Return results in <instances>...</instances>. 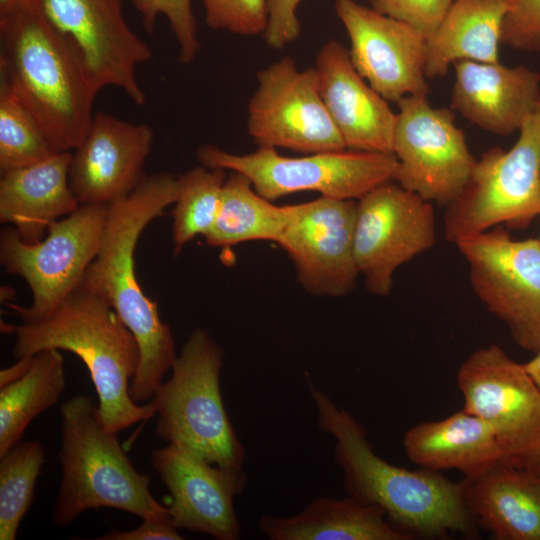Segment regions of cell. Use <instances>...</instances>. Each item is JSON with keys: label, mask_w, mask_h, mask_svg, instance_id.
<instances>
[{"label": "cell", "mask_w": 540, "mask_h": 540, "mask_svg": "<svg viewBox=\"0 0 540 540\" xmlns=\"http://www.w3.org/2000/svg\"><path fill=\"white\" fill-rule=\"evenodd\" d=\"M177 194V177L159 172L146 175L129 195L109 204L100 249L80 285L106 301L137 340L140 360L129 387L137 404L153 398L176 352L170 326L138 282L134 253L145 227L174 204Z\"/></svg>", "instance_id": "obj_1"}, {"label": "cell", "mask_w": 540, "mask_h": 540, "mask_svg": "<svg viewBox=\"0 0 540 540\" xmlns=\"http://www.w3.org/2000/svg\"><path fill=\"white\" fill-rule=\"evenodd\" d=\"M0 86L33 115L56 152L74 150L86 136L99 90L35 0L0 13Z\"/></svg>", "instance_id": "obj_2"}, {"label": "cell", "mask_w": 540, "mask_h": 540, "mask_svg": "<svg viewBox=\"0 0 540 540\" xmlns=\"http://www.w3.org/2000/svg\"><path fill=\"white\" fill-rule=\"evenodd\" d=\"M322 432L335 439L334 459L344 475L348 496L382 509L396 528L429 537L469 534L472 518L462 483L437 471H411L379 457L364 426L323 391L310 386Z\"/></svg>", "instance_id": "obj_3"}, {"label": "cell", "mask_w": 540, "mask_h": 540, "mask_svg": "<svg viewBox=\"0 0 540 540\" xmlns=\"http://www.w3.org/2000/svg\"><path fill=\"white\" fill-rule=\"evenodd\" d=\"M11 330L16 359L58 349L84 362L96 389L100 417L112 432L155 416L151 402L137 404L129 394L140 360L137 340L99 296L79 286L45 318Z\"/></svg>", "instance_id": "obj_4"}, {"label": "cell", "mask_w": 540, "mask_h": 540, "mask_svg": "<svg viewBox=\"0 0 540 540\" xmlns=\"http://www.w3.org/2000/svg\"><path fill=\"white\" fill-rule=\"evenodd\" d=\"M60 414L62 478L52 511L54 524L66 526L84 511L100 507L172 523L169 507L150 491V476L135 469L90 397H72L62 404Z\"/></svg>", "instance_id": "obj_5"}, {"label": "cell", "mask_w": 540, "mask_h": 540, "mask_svg": "<svg viewBox=\"0 0 540 540\" xmlns=\"http://www.w3.org/2000/svg\"><path fill=\"white\" fill-rule=\"evenodd\" d=\"M222 366L220 345L205 329L196 328L176 356L171 376L150 401L158 416L155 432L204 462L243 469L246 451L223 403Z\"/></svg>", "instance_id": "obj_6"}, {"label": "cell", "mask_w": 540, "mask_h": 540, "mask_svg": "<svg viewBox=\"0 0 540 540\" xmlns=\"http://www.w3.org/2000/svg\"><path fill=\"white\" fill-rule=\"evenodd\" d=\"M508 150L484 152L456 199L446 206L444 235L452 243L495 226L527 228L540 215V101Z\"/></svg>", "instance_id": "obj_7"}, {"label": "cell", "mask_w": 540, "mask_h": 540, "mask_svg": "<svg viewBox=\"0 0 540 540\" xmlns=\"http://www.w3.org/2000/svg\"><path fill=\"white\" fill-rule=\"evenodd\" d=\"M196 157L205 167L244 175L256 192L270 201L304 191L358 200L374 188L394 181L398 166L393 154L351 149L287 157L274 148L259 147L252 153L233 154L214 145H203L197 149Z\"/></svg>", "instance_id": "obj_8"}, {"label": "cell", "mask_w": 540, "mask_h": 540, "mask_svg": "<svg viewBox=\"0 0 540 540\" xmlns=\"http://www.w3.org/2000/svg\"><path fill=\"white\" fill-rule=\"evenodd\" d=\"M109 205L80 204L53 222L36 243L23 241L12 226L0 233V262L5 270L22 277L30 287L28 307L9 304L24 323L48 316L76 290L96 257L103 239Z\"/></svg>", "instance_id": "obj_9"}, {"label": "cell", "mask_w": 540, "mask_h": 540, "mask_svg": "<svg viewBox=\"0 0 540 540\" xmlns=\"http://www.w3.org/2000/svg\"><path fill=\"white\" fill-rule=\"evenodd\" d=\"M463 410L492 429L501 464L531 469L540 458V392L519 364L498 345L474 351L457 372Z\"/></svg>", "instance_id": "obj_10"}, {"label": "cell", "mask_w": 540, "mask_h": 540, "mask_svg": "<svg viewBox=\"0 0 540 540\" xmlns=\"http://www.w3.org/2000/svg\"><path fill=\"white\" fill-rule=\"evenodd\" d=\"M465 259L471 287L502 321L516 344L540 350V244L514 239L501 226L455 243Z\"/></svg>", "instance_id": "obj_11"}, {"label": "cell", "mask_w": 540, "mask_h": 540, "mask_svg": "<svg viewBox=\"0 0 540 540\" xmlns=\"http://www.w3.org/2000/svg\"><path fill=\"white\" fill-rule=\"evenodd\" d=\"M392 153L394 181L424 200L445 207L466 186L476 164L452 109L432 106L427 94L397 102Z\"/></svg>", "instance_id": "obj_12"}, {"label": "cell", "mask_w": 540, "mask_h": 540, "mask_svg": "<svg viewBox=\"0 0 540 540\" xmlns=\"http://www.w3.org/2000/svg\"><path fill=\"white\" fill-rule=\"evenodd\" d=\"M247 131L259 147L312 154L347 149L320 94L314 67L284 57L257 73Z\"/></svg>", "instance_id": "obj_13"}, {"label": "cell", "mask_w": 540, "mask_h": 540, "mask_svg": "<svg viewBox=\"0 0 540 540\" xmlns=\"http://www.w3.org/2000/svg\"><path fill=\"white\" fill-rule=\"evenodd\" d=\"M435 241L433 204L395 181L356 201L354 255L359 275L373 295L390 294L397 268L432 248Z\"/></svg>", "instance_id": "obj_14"}, {"label": "cell", "mask_w": 540, "mask_h": 540, "mask_svg": "<svg viewBox=\"0 0 540 540\" xmlns=\"http://www.w3.org/2000/svg\"><path fill=\"white\" fill-rule=\"evenodd\" d=\"M50 24L67 39L98 90L121 89L135 104L146 95L135 69L153 51L127 24L122 0H35Z\"/></svg>", "instance_id": "obj_15"}, {"label": "cell", "mask_w": 540, "mask_h": 540, "mask_svg": "<svg viewBox=\"0 0 540 540\" xmlns=\"http://www.w3.org/2000/svg\"><path fill=\"white\" fill-rule=\"evenodd\" d=\"M356 201L320 196L292 205L277 243L310 294L340 297L356 285L360 276L354 255Z\"/></svg>", "instance_id": "obj_16"}, {"label": "cell", "mask_w": 540, "mask_h": 540, "mask_svg": "<svg viewBox=\"0 0 540 540\" xmlns=\"http://www.w3.org/2000/svg\"><path fill=\"white\" fill-rule=\"evenodd\" d=\"M358 73L387 101L428 94L427 39L411 26L355 0H335Z\"/></svg>", "instance_id": "obj_17"}, {"label": "cell", "mask_w": 540, "mask_h": 540, "mask_svg": "<svg viewBox=\"0 0 540 540\" xmlns=\"http://www.w3.org/2000/svg\"><path fill=\"white\" fill-rule=\"evenodd\" d=\"M151 462L167 487L173 525L217 540H238L241 526L234 499L247 486L243 469L204 462L168 444L155 449Z\"/></svg>", "instance_id": "obj_18"}, {"label": "cell", "mask_w": 540, "mask_h": 540, "mask_svg": "<svg viewBox=\"0 0 540 540\" xmlns=\"http://www.w3.org/2000/svg\"><path fill=\"white\" fill-rule=\"evenodd\" d=\"M152 142L148 125L94 113L69 166V183L78 202L109 205L129 195L146 176L143 166Z\"/></svg>", "instance_id": "obj_19"}, {"label": "cell", "mask_w": 540, "mask_h": 540, "mask_svg": "<svg viewBox=\"0 0 540 540\" xmlns=\"http://www.w3.org/2000/svg\"><path fill=\"white\" fill-rule=\"evenodd\" d=\"M323 102L347 149L393 154L397 113L355 69L349 51L326 42L314 66Z\"/></svg>", "instance_id": "obj_20"}, {"label": "cell", "mask_w": 540, "mask_h": 540, "mask_svg": "<svg viewBox=\"0 0 540 540\" xmlns=\"http://www.w3.org/2000/svg\"><path fill=\"white\" fill-rule=\"evenodd\" d=\"M453 66L452 110L487 132L518 131L540 101V74L526 66L468 60Z\"/></svg>", "instance_id": "obj_21"}, {"label": "cell", "mask_w": 540, "mask_h": 540, "mask_svg": "<svg viewBox=\"0 0 540 540\" xmlns=\"http://www.w3.org/2000/svg\"><path fill=\"white\" fill-rule=\"evenodd\" d=\"M71 157L70 151L56 152L1 173L0 221L14 227L26 243L43 239L53 222L79 207L69 183Z\"/></svg>", "instance_id": "obj_22"}, {"label": "cell", "mask_w": 540, "mask_h": 540, "mask_svg": "<svg viewBox=\"0 0 540 540\" xmlns=\"http://www.w3.org/2000/svg\"><path fill=\"white\" fill-rule=\"evenodd\" d=\"M472 517L498 540H540V475L497 464L462 482Z\"/></svg>", "instance_id": "obj_23"}, {"label": "cell", "mask_w": 540, "mask_h": 540, "mask_svg": "<svg viewBox=\"0 0 540 540\" xmlns=\"http://www.w3.org/2000/svg\"><path fill=\"white\" fill-rule=\"evenodd\" d=\"M403 447L413 463L433 471L456 469L465 478L477 477L502 460L490 426L464 410L414 425L405 432Z\"/></svg>", "instance_id": "obj_24"}, {"label": "cell", "mask_w": 540, "mask_h": 540, "mask_svg": "<svg viewBox=\"0 0 540 540\" xmlns=\"http://www.w3.org/2000/svg\"><path fill=\"white\" fill-rule=\"evenodd\" d=\"M260 531L270 540H411L379 507L346 496H320L290 516L263 515Z\"/></svg>", "instance_id": "obj_25"}, {"label": "cell", "mask_w": 540, "mask_h": 540, "mask_svg": "<svg viewBox=\"0 0 540 540\" xmlns=\"http://www.w3.org/2000/svg\"><path fill=\"white\" fill-rule=\"evenodd\" d=\"M508 0H453L445 17L427 39L425 75L443 77L462 60L498 62Z\"/></svg>", "instance_id": "obj_26"}, {"label": "cell", "mask_w": 540, "mask_h": 540, "mask_svg": "<svg viewBox=\"0 0 540 540\" xmlns=\"http://www.w3.org/2000/svg\"><path fill=\"white\" fill-rule=\"evenodd\" d=\"M292 214V205L277 206L256 192L244 175L227 176L220 209L205 236L208 245L224 247L247 241H278Z\"/></svg>", "instance_id": "obj_27"}, {"label": "cell", "mask_w": 540, "mask_h": 540, "mask_svg": "<svg viewBox=\"0 0 540 540\" xmlns=\"http://www.w3.org/2000/svg\"><path fill=\"white\" fill-rule=\"evenodd\" d=\"M65 386L60 350L45 349L34 355L24 376L0 388V456L18 443L36 416L59 400Z\"/></svg>", "instance_id": "obj_28"}, {"label": "cell", "mask_w": 540, "mask_h": 540, "mask_svg": "<svg viewBox=\"0 0 540 540\" xmlns=\"http://www.w3.org/2000/svg\"><path fill=\"white\" fill-rule=\"evenodd\" d=\"M226 170L203 165L177 176L178 194L172 210L174 253L197 235L206 236L215 223Z\"/></svg>", "instance_id": "obj_29"}, {"label": "cell", "mask_w": 540, "mask_h": 540, "mask_svg": "<svg viewBox=\"0 0 540 540\" xmlns=\"http://www.w3.org/2000/svg\"><path fill=\"white\" fill-rule=\"evenodd\" d=\"M45 462L41 442L16 444L0 456V540H14L28 512Z\"/></svg>", "instance_id": "obj_30"}, {"label": "cell", "mask_w": 540, "mask_h": 540, "mask_svg": "<svg viewBox=\"0 0 540 540\" xmlns=\"http://www.w3.org/2000/svg\"><path fill=\"white\" fill-rule=\"evenodd\" d=\"M41 126L23 104L0 86V171L33 165L52 156Z\"/></svg>", "instance_id": "obj_31"}, {"label": "cell", "mask_w": 540, "mask_h": 540, "mask_svg": "<svg viewBox=\"0 0 540 540\" xmlns=\"http://www.w3.org/2000/svg\"><path fill=\"white\" fill-rule=\"evenodd\" d=\"M146 32L151 33L159 15L169 22L178 45V60L189 64L200 51L191 0H133Z\"/></svg>", "instance_id": "obj_32"}, {"label": "cell", "mask_w": 540, "mask_h": 540, "mask_svg": "<svg viewBox=\"0 0 540 540\" xmlns=\"http://www.w3.org/2000/svg\"><path fill=\"white\" fill-rule=\"evenodd\" d=\"M207 25L242 36L265 33L268 0H202Z\"/></svg>", "instance_id": "obj_33"}, {"label": "cell", "mask_w": 540, "mask_h": 540, "mask_svg": "<svg viewBox=\"0 0 540 540\" xmlns=\"http://www.w3.org/2000/svg\"><path fill=\"white\" fill-rule=\"evenodd\" d=\"M453 0H370L376 11L399 20L428 39L437 29Z\"/></svg>", "instance_id": "obj_34"}, {"label": "cell", "mask_w": 540, "mask_h": 540, "mask_svg": "<svg viewBox=\"0 0 540 540\" xmlns=\"http://www.w3.org/2000/svg\"><path fill=\"white\" fill-rule=\"evenodd\" d=\"M501 43L540 52V0H513L504 18Z\"/></svg>", "instance_id": "obj_35"}, {"label": "cell", "mask_w": 540, "mask_h": 540, "mask_svg": "<svg viewBox=\"0 0 540 540\" xmlns=\"http://www.w3.org/2000/svg\"><path fill=\"white\" fill-rule=\"evenodd\" d=\"M301 0H268V22L264 33L266 44L282 49L300 34L297 8Z\"/></svg>", "instance_id": "obj_36"}, {"label": "cell", "mask_w": 540, "mask_h": 540, "mask_svg": "<svg viewBox=\"0 0 540 540\" xmlns=\"http://www.w3.org/2000/svg\"><path fill=\"white\" fill-rule=\"evenodd\" d=\"M99 540H181L183 537L171 522L143 519L141 525L128 531H112Z\"/></svg>", "instance_id": "obj_37"}, {"label": "cell", "mask_w": 540, "mask_h": 540, "mask_svg": "<svg viewBox=\"0 0 540 540\" xmlns=\"http://www.w3.org/2000/svg\"><path fill=\"white\" fill-rule=\"evenodd\" d=\"M33 356L18 358L17 361L0 371V388L13 383L24 376L33 363Z\"/></svg>", "instance_id": "obj_38"}, {"label": "cell", "mask_w": 540, "mask_h": 540, "mask_svg": "<svg viewBox=\"0 0 540 540\" xmlns=\"http://www.w3.org/2000/svg\"><path fill=\"white\" fill-rule=\"evenodd\" d=\"M523 366L540 392V350L535 353V356L530 361L524 363Z\"/></svg>", "instance_id": "obj_39"}, {"label": "cell", "mask_w": 540, "mask_h": 540, "mask_svg": "<svg viewBox=\"0 0 540 540\" xmlns=\"http://www.w3.org/2000/svg\"><path fill=\"white\" fill-rule=\"evenodd\" d=\"M25 0H0V13L5 12Z\"/></svg>", "instance_id": "obj_40"}, {"label": "cell", "mask_w": 540, "mask_h": 540, "mask_svg": "<svg viewBox=\"0 0 540 540\" xmlns=\"http://www.w3.org/2000/svg\"><path fill=\"white\" fill-rule=\"evenodd\" d=\"M531 470L540 475V458L537 463L531 468Z\"/></svg>", "instance_id": "obj_41"}, {"label": "cell", "mask_w": 540, "mask_h": 540, "mask_svg": "<svg viewBox=\"0 0 540 540\" xmlns=\"http://www.w3.org/2000/svg\"><path fill=\"white\" fill-rule=\"evenodd\" d=\"M537 239H538V241H539V244H540V236H539V237H538Z\"/></svg>", "instance_id": "obj_42"}, {"label": "cell", "mask_w": 540, "mask_h": 540, "mask_svg": "<svg viewBox=\"0 0 540 540\" xmlns=\"http://www.w3.org/2000/svg\"><path fill=\"white\" fill-rule=\"evenodd\" d=\"M510 3L513 1V0H508Z\"/></svg>", "instance_id": "obj_43"}]
</instances>
